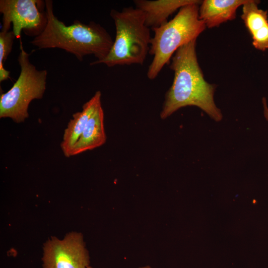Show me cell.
Segmentation results:
<instances>
[{"label":"cell","mask_w":268,"mask_h":268,"mask_svg":"<svg viewBox=\"0 0 268 268\" xmlns=\"http://www.w3.org/2000/svg\"><path fill=\"white\" fill-rule=\"evenodd\" d=\"M196 41L193 40L179 48L171 58L170 68L174 78L165 95L160 113L162 119L188 106L199 107L216 122L222 119L214 100L216 86L204 79L199 64Z\"/></svg>","instance_id":"obj_1"},{"label":"cell","mask_w":268,"mask_h":268,"mask_svg":"<svg viewBox=\"0 0 268 268\" xmlns=\"http://www.w3.org/2000/svg\"><path fill=\"white\" fill-rule=\"evenodd\" d=\"M47 23L43 31L30 43L40 49L60 48L74 55L80 61L93 55L100 61L109 54L114 43L111 36L100 24H86L78 20L70 25L59 20L53 12V1H45Z\"/></svg>","instance_id":"obj_2"},{"label":"cell","mask_w":268,"mask_h":268,"mask_svg":"<svg viewBox=\"0 0 268 268\" xmlns=\"http://www.w3.org/2000/svg\"><path fill=\"white\" fill-rule=\"evenodd\" d=\"M201 2L196 0L181 7L173 19L152 30L149 54L153 58L147 72L149 79L158 76L179 48L197 39L204 30L206 26L199 14Z\"/></svg>","instance_id":"obj_3"},{"label":"cell","mask_w":268,"mask_h":268,"mask_svg":"<svg viewBox=\"0 0 268 268\" xmlns=\"http://www.w3.org/2000/svg\"><path fill=\"white\" fill-rule=\"evenodd\" d=\"M110 16L116 28L113 46L105 58L90 65L103 64L108 67L143 65L149 53L151 37L142 12L131 6L121 11L112 9Z\"/></svg>","instance_id":"obj_4"},{"label":"cell","mask_w":268,"mask_h":268,"mask_svg":"<svg viewBox=\"0 0 268 268\" xmlns=\"http://www.w3.org/2000/svg\"><path fill=\"white\" fill-rule=\"evenodd\" d=\"M18 62L19 76L12 87L0 97V118H8L17 123L24 122L28 116L30 102L42 98L46 88L47 71L37 70L29 60V55L20 42Z\"/></svg>","instance_id":"obj_5"},{"label":"cell","mask_w":268,"mask_h":268,"mask_svg":"<svg viewBox=\"0 0 268 268\" xmlns=\"http://www.w3.org/2000/svg\"><path fill=\"white\" fill-rule=\"evenodd\" d=\"M43 268H87L90 257L83 235L72 231L62 239L49 238L43 245Z\"/></svg>","instance_id":"obj_6"},{"label":"cell","mask_w":268,"mask_h":268,"mask_svg":"<svg viewBox=\"0 0 268 268\" xmlns=\"http://www.w3.org/2000/svg\"><path fill=\"white\" fill-rule=\"evenodd\" d=\"M38 0H0V12L2 14V32H8L11 24L16 38H20L22 30L27 34L39 35L47 23L45 12H40Z\"/></svg>","instance_id":"obj_7"},{"label":"cell","mask_w":268,"mask_h":268,"mask_svg":"<svg viewBox=\"0 0 268 268\" xmlns=\"http://www.w3.org/2000/svg\"><path fill=\"white\" fill-rule=\"evenodd\" d=\"M260 0H247L242 5L241 18L252 38V44L257 50L268 49V10L260 9Z\"/></svg>","instance_id":"obj_8"},{"label":"cell","mask_w":268,"mask_h":268,"mask_svg":"<svg viewBox=\"0 0 268 268\" xmlns=\"http://www.w3.org/2000/svg\"><path fill=\"white\" fill-rule=\"evenodd\" d=\"M101 93L97 91L94 95L82 106V111L72 115L64 131L61 143V149L67 157H70L71 150L81 135L86 125L92 114L101 105Z\"/></svg>","instance_id":"obj_9"},{"label":"cell","mask_w":268,"mask_h":268,"mask_svg":"<svg viewBox=\"0 0 268 268\" xmlns=\"http://www.w3.org/2000/svg\"><path fill=\"white\" fill-rule=\"evenodd\" d=\"M196 0H135V7L144 14L146 25L153 30L168 21L169 16L177 9Z\"/></svg>","instance_id":"obj_10"},{"label":"cell","mask_w":268,"mask_h":268,"mask_svg":"<svg viewBox=\"0 0 268 268\" xmlns=\"http://www.w3.org/2000/svg\"><path fill=\"white\" fill-rule=\"evenodd\" d=\"M247 0H204L199 10V18L206 27L211 28L236 17L237 9Z\"/></svg>","instance_id":"obj_11"},{"label":"cell","mask_w":268,"mask_h":268,"mask_svg":"<svg viewBox=\"0 0 268 268\" xmlns=\"http://www.w3.org/2000/svg\"><path fill=\"white\" fill-rule=\"evenodd\" d=\"M104 118V112L101 105L88 120L81 135L71 150L70 156L92 150L105 143L106 135Z\"/></svg>","instance_id":"obj_12"},{"label":"cell","mask_w":268,"mask_h":268,"mask_svg":"<svg viewBox=\"0 0 268 268\" xmlns=\"http://www.w3.org/2000/svg\"><path fill=\"white\" fill-rule=\"evenodd\" d=\"M15 38L13 32H0V81H3L9 78L10 72L3 67V62L5 61L10 54Z\"/></svg>","instance_id":"obj_13"},{"label":"cell","mask_w":268,"mask_h":268,"mask_svg":"<svg viewBox=\"0 0 268 268\" xmlns=\"http://www.w3.org/2000/svg\"><path fill=\"white\" fill-rule=\"evenodd\" d=\"M262 103L264 108V115L266 119L268 121V107L267 105V99L265 97L263 98Z\"/></svg>","instance_id":"obj_14"},{"label":"cell","mask_w":268,"mask_h":268,"mask_svg":"<svg viewBox=\"0 0 268 268\" xmlns=\"http://www.w3.org/2000/svg\"><path fill=\"white\" fill-rule=\"evenodd\" d=\"M139 268H152L149 266H145L139 267Z\"/></svg>","instance_id":"obj_15"},{"label":"cell","mask_w":268,"mask_h":268,"mask_svg":"<svg viewBox=\"0 0 268 268\" xmlns=\"http://www.w3.org/2000/svg\"><path fill=\"white\" fill-rule=\"evenodd\" d=\"M87 268H92L89 266Z\"/></svg>","instance_id":"obj_16"}]
</instances>
